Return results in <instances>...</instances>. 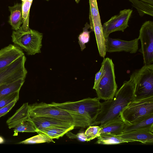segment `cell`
Here are the masks:
<instances>
[{
    "label": "cell",
    "instance_id": "cell-35",
    "mask_svg": "<svg viewBox=\"0 0 153 153\" xmlns=\"http://www.w3.org/2000/svg\"><path fill=\"white\" fill-rule=\"evenodd\" d=\"M75 2L77 3H79V2L80 0H75Z\"/></svg>",
    "mask_w": 153,
    "mask_h": 153
},
{
    "label": "cell",
    "instance_id": "cell-26",
    "mask_svg": "<svg viewBox=\"0 0 153 153\" xmlns=\"http://www.w3.org/2000/svg\"><path fill=\"white\" fill-rule=\"evenodd\" d=\"M50 142L55 143V142L53 139L46 134L39 133L37 135L21 141L18 143L22 144H34Z\"/></svg>",
    "mask_w": 153,
    "mask_h": 153
},
{
    "label": "cell",
    "instance_id": "cell-34",
    "mask_svg": "<svg viewBox=\"0 0 153 153\" xmlns=\"http://www.w3.org/2000/svg\"><path fill=\"white\" fill-rule=\"evenodd\" d=\"M5 140L3 137L0 136V144L3 143Z\"/></svg>",
    "mask_w": 153,
    "mask_h": 153
},
{
    "label": "cell",
    "instance_id": "cell-19",
    "mask_svg": "<svg viewBox=\"0 0 153 153\" xmlns=\"http://www.w3.org/2000/svg\"><path fill=\"white\" fill-rule=\"evenodd\" d=\"M126 124L122 120H119L110 122L101 128L99 134L108 133L118 135L124 131Z\"/></svg>",
    "mask_w": 153,
    "mask_h": 153
},
{
    "label": "cell",
    "instance_id": "cell-11",
    "mask_svg": "<svg viewBox=\"0 0 153 153\" xmlns=\"http://www.w3.org/2000/svg\"><path fill=\"white\" fill-rule=\"evenodd\" d=\"M89 19L90 28L94 32L97 45L101 46L105 43L102 31L97 3V0H89Z\"/></svg>",
    "mask_w": 153,
    "mask_h": 153
},
{
    "label": "cell",
    "instance_id": "cell-22",
    "mask_svg": "<svg viewBox=\"0 0 153 153\" xmlns=\"http://www.w3.org/2000/svg\"><path fill=\"white\" fill-rule=\"evenodd\" d=\"M137 10L139 15L143 17L145 15L153 16V5L138 0H128Z\"/></svg>",
    "mask_w": 153,
    "mask_h": 153
},
{
    "label": "cell",
    "instance_id": "cell-17",
    "mask_svg": "<svg viewBox=\"0 0 153 153\" xmlns=\"http://www.w3.org/2000/svg\"><path fill=\"white\" fill-rule=\"evenodd\" d=\"M29 105L28 102L23 104L14 114L7 121L9 129L14 128L22 122L29 118Z\"/></svg>",
    "mask_w": 153,
    "mask_h": 153
},
{
    "label": "cell",
    "instance_id": "cell-31",
    "mask_svg": "<svg viewBox=\"0 0 153 153\" xmlns=\"http://www.w3.org/2000/svg\"><path fill=\"white\" fill-rule=\"evenodd\" d=\"M105 73L103 65L101 64V66L100 70L96 74L94 82L93 89L96 86L100 79Z\"/></svg>",
    "mask_w": 153,
    "mask_h": 153
},
{
    "label": "cell",
    "instance_id": "cell-37",
    "mask_svg": "<svg viewBox=\"0 0 153 153\" xmlns=\"http://www.w3.org/2000/svg\"><path fill=\"white\" fill-rule=\"evenodd\" d=\"M47 0V1H48V0Z\"/></svg>",
    "mask_w": 153,
    "mask_h": 153
},
{
    "label": "cell",
    "instance_id": "cell-23",
    "mask_svg": "<svg viewBox=\"0 0 153 153\" xmlns=\"http://www.w3.org/2000/svg\"><path fill=\"white\" fill-rule=\"evenodd\" d=\"M14 128L13 136H17L19 132H36L37 130L34 123L30 117L28 119L20 123Z\"/></svg>",
    "mask_w": 153,
    "mask_h": 153
},
{
    "label": "cell",
    "instance_id": "cell-14",
    "mask_svg": "<svg viewBox=\"0 0 153 153\" xmlns=\"http://www.w3.org/2000/svg\"><path fill=\"white\" fill-rule=\"evenodd\" d=\"M24 55L22 49L16 45L10 44L1 49L0 50V71Z\"/></svg>",
    "mask_w": 153,
    "mask_h": 153
},
{
    "label": "cell",
    "instance_id": "cell-13",
    "mask_svg": "<svg viewBox=\"0 0 153 153\" xmlns=\"http://www.w3.org/2000/svg\"><path fill=\"white\" fill-rule=\"evenodd\" d=\"M30 118L34 123L37 130L59 128L71 131L75 128L74 125L52 117L39 116Z\"/></svg>",
    "mask_w": 153,
    "mask_h": 153
},
{
    "label": "cell",
    "instance_id": "cell-10",
    "mask_svg": "<svg viewBox=\"0 0 153 153\" xmlns=\"http://www.w3.org/2000/svg\"><path fill=\"white\" fill-rule=\"evenodd\" d=\"M132 11L130 9L121 10L118 14L112 16L103 24L102 31L105 39L111 33L117 31L123 32L129 27L128 22Z\"/></svg>",
    "mask_w": 153,
    "mask_h": 153
},
{
    "label": "cell",
    "instance_id": "cell-3",
    "mask_svg": "<svg viewBox=\"0 0 153 153\" xmlns=\"http://www.w3.org/2000/svg\"><path fill=\"white\" fill-rule=\"evenodd\" d=\"M102 64L103 65L105 73L93 89L96 90L97 97L105 101L113 98L117 86L112 59L108 57L104 58Z\"/></svg>",
    "mask_w": 153,
    "mask_h": 153
},
{
    "label": "cell",
    "instance_id": "cell-6",
    "mask_svg": "<svg viewBox=\"0 0 153 153\" xmlns=\"http://www.w3.org/2000/svg\"><path fill=\"white\" fill-rule=\"evenodd\" d=\"M153 114V96L130 102L120 114L121 119L130 125L138 119Z\"/></svg>",
    "mask_w": 153,
    "mask_h": 153
},
{
    "label": "cell",
    "instance_id": "cell-28",
    "mask_svg": "<svg viewBox=\"0 0 153 153\" xmlns=\"http://www.w3.org/2000/svg\"><path fill=\"white\" fill-rule=\"evenodd\" d=\"M100 129V126L96 125L88 126L84 133L87 137V141H89L98 137Z\"/></svg>",
    "mask_w": 153,
    "mask_h": 153
},
{
    "label": "cell",
    "instance_id": "cell-20",
    "mask_svg": "<svg viewBox=\"0 0 153 153\" xmlns=\"http://www.w3.org/2000/svg\"><path fill=\"white\" fill-rule=\"evenodd\" d=\"M97 137V140L95 143L98 144L114 145L133 142L132 140L124 139L118 137L115 135L108 133L100 134Z\"/></svg>",
    "mask_w": 153,
    "mask_h": 153
},
{
    "label": "cell",
    "instance_id": "cell-9",
    "mask_svg": "<svg viewBox=\"0 0 153 153\" xmlns=\"http://www.w3.org/2000/svg\"><path fill=\"white\" fill-rule=\"evenodd\" d=\"M26 59L25 55H23L0 71V85L20 79H25L27 74L25 67Z\"/></svg>",
    "mask_w": 153,
    "mask_h": 153
},
{
    "label": "cell",
    "instance_id": "cell-12",
    "mask_svg": "<svg viewBox=\"0 0 153 153\" xmlns=\"http://www.w3.org/2000/svg\"><path fill=\"white\" fill-rule=\"evenodd\" d=\"M139 39L128 41L108 37L106 39V52L109 53L124 51L134 53L138 50Z\"/></svg>",
    "mask_w": 153,
    "mask_h": 153
},
{
    "label": "cell",
    "instance_id": "cell-33",
    "mask_svg": "<svg viewBox=\"0 0 153 153\" xmlns=\"http://www.w3.org/2000/svg\"><path fill=\"white\" fill-rule=\"evenodd\" d=\"M143 2L153 5V0H138Z\"/></svg>",
    "mask_w": 153,
    "mask_h": 153
},
{
    "label": "cell",
    "instance_id": "cell-5",
    "mask_svg": "<svg viewBox=\"0 0 153 153\" xmlns=\"http://www.w3.org/2000/svg\"><path fill=\"white\" fill-rule=\"evenodd\" d=\"M131 75L135 84L134 100L153 96V64L144 65Z\"/></svg>",
    "mask_w": 153,
    "mask_h": 153
},
{
    "label": "cell",
    "instance_id": "cell-29",
    "mask_svg": "<svg viewBox=\"0 0 153 153\" xmlns=\"http://www.w3.org/2000/svg\"><path fill=\"white\" fill-rule=\"evenodd\" d=\"M19 91L14 92L0 98V109L16 100H19Z\"/></svg>",
    "mask_w": 153,
    "mask_h": 153
},
{
    "label": "cell",
    "instance_id": "cell-32",
    "mask_svg": "<svg viewBox=\"0 0 153 153\" xmlns=\"http://www.w3.org/2000/svg\"><path fill=\"white\" fill-rule=\"evenodd\" d=\"M75 139L82 142L87 141L86 136L84 133H79L75 134Z\"/></svg>",
    "mask_w": 153,
    "mask_h": 153
},
{
    "label": "cell",
    "instance_id": "cell-30",
    "mask_svg": "<svg viewBox=\"0 0 153 153\" xmlns=\"http://www.w3.org/2000/svg\"><path fill=\"white\" fill-rule=\"evenodd\" d=\"M18 99L16 100L0 109V117L7 113L13 107Z\"/></svg>",
    "mask_w": 153,
    "mask_h": 153
},
{
    "label": "cell",
    "instance_id": "cell-2",
    "mask_svg": "<svg viewBox=\"0 0 153 153\" xmlns=\"http://www.w3.org/2000/svg\"><path fill=\"white\" fill-rule=\"evenodd\" d=\"M51 103L70 114L75 127L82 128L93 126L100 111L101 105L98 97H88L74 102H53Z\"/></svg>",
    "mask_w": 153,
    "mask_h": 153
},
{
    "label": "cell",
    "instance_id": "cell-8",
    "mask_svg": "<svg viewBox=\"0 0 153 153\" xmlns=\"http://www.w3.org/2000/svg\"><path fill=\"white\" fill-rule=\"evenodd\" d=\"M141 43L139 50L143 56L144 65L153 63V22L147 21L142 25L138 37Z\"/></svg>",
    "mask_w": 153,
    "mask_h": 153
},
{
    "label": "cell",
    "instance_id": "cell-21",
    "mask_svg": "<svg viewBox=\"0 0 153 153\" xmlns=\"http://www.w3.org/2000/svg\"><path fill=\"white\" fill-rule=\"evenodd\" d=\"M25 81V79H21L0 85V98L14 92L19 91Z\"/></svg>",
    "mask_w": 153,
    "mask_h": 153
},
{
    "label": "cell",
    "instance_id": "cell-25",
    "mask_svg": "<svg viewBox=\"0 0 153 153\" xmlns=\"http://www.w3.org/2000/svg\"><path fill=\"white\" fill-rule=\"evenodd\" d=\"M71 131L67 129L59 128H53L42 129H37L36 132L38 134H44L52 139H58L62 137L68 131Z\"/></svg>",
    "mask_w": 153,
    "mask_h": 153
},
{
    "label": "cell",
    "instance_id": "cell-15",
    "mask_svg": "<svg viewBox=\"0 0 153 153\" xmlns=\"http://www.w3.org/2000/svg\"><path fill=\"white\" fill-rule=\"evenodd\" d=\"M115 135L124 139L140 142L144 144L152 143L153 142V132L148 131L134 130Z\"/></svg>",
    "mask_w": 153,
    "mask_h": 153
},
{
    "label": "cell",
    "instance_id": "cell-18",
    "mask_svg": "<svg viewBox=\"0 0 153 153\" xmlns=\"http://www.w3.org/2000/svg\"><path fill=\"white\" fill-rule=\"evenodd\" d=\"M22 6V3H17L8 7L10 13L8 22L14 30L20 29L23 24Z\"/></svg>",
    "mask_w": 153,
    "mask_h": 153
},
{
    "label": "cell",
    "instance_id": "cell-36",
    "mask_svg": "<svg viewBox=\"0 0 153 153\" xmlns=\"http://www.w3.org/2000/svg\"><path fill=\"white\" fill-rule=\"evenodd\" d=\"M22 2L25 1L26 0H21Z\"/></svg>",
    "mask_w": 153,
    "mask_h": 153
},
{
    "label": "cell",
    "instance_id": "cell-16",
    "mask_svg": "<svg viewBox=\"0 0 153 153\" xmlns=\"http://www.w3.org/2000/svg\"><path fill=\"white\" fill-rule=\"evenodd\" d=\"M136 130H143L153 132V114L144 116L131 125L126 124L123 133Z\"/></svg>",
    "mask_w": 153,
    "mask_h": 153
},
{
    "label": "cell",
    "instance_id": "cell-4",
    "mask_svg": "<svg viewBox=\"0 0 153 153\" xmlns=\"http://www.w3.org/2000/svg\"><path fill=\"white\" fill-rule=\"evenodd\" d=\"M13 43L23 50L28 55L41 53L43 34L30 28L27 31L20 29L13 30L11 35Z\"/></svg>",
    "mask_w": 153,
    "mask_h": 153
},
{
    "label": "cell",
    "instance_id": "cell-27",
    "mask_svg": "<svg viewBox=\"0 0 153 153\" xmlns=\"http://www.w3.org/2000/svg\"><path fill=\"white\" fill-rule=\"evenodd\" d=\"M90 26L88 23H86L85 27L83 28V31L79 35L78 37V43L81 48V51L83 50L86 48L85 44L89 41L90 33L92 31H88Z\"/></svg>",
    "mask_w": 153,
    "mask_h": 153
},
{
    "label": "cell",
    "instance_id": "cell-1",
    "mask_svg": "<svg viewBox=\"0 0 153 153\" xmlns=\"http://www.w3.org/2000/svg\"><path fill=\"white\" fill-rule=\"evenodd\" d=\"M134 91L135 84L131 75L129 80L125 81L117 91L113 99L101 102L100 111L93 126L100 124L102 128L110 122L121 120V113L134 100Z\"/></svg>",
    "mask_w": 153,
    "mask_h": 153
},
{
    "label": "cell",
    "instance_id": "cell-7",
    "mask_svg": "<svg viewBox=\"0 0 153 153\" xmlns=\"http://www.w3.org/2000/svg\"><path fill=\"white\" fill-rule=\"evenodd\" d=\"M29 116L52 117L74 125L73 118L68 111L51 103L36 102L29 105Z\"/></svg>",
    "mask_w": 153,
    "mask_h": 153
},
{
    "label": "cell",
    "instance_id": "cell-24",
    "mask_svg": "<svg viewBox=\"0 0 153 153\" xmlns=\"http://www.w3.org/2000/svg\"><path fill=\"white\" fill-rule=\"evenodd\" d=\"M32 3L28 0L22 2V16L23 24L20 27L22 30L27 31L29 30V17L30 9Z\"/></svg>",
    "mask_w": 153,
    "mask_h": 153
}]
</instances>
